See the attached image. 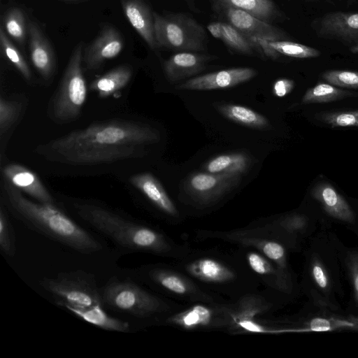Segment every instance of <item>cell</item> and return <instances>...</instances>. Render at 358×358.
I'll return each instance as SVG.
<instances>
[{
    "label": "cell",
    "mask_w": 358,
    "mask_h": 358,
    "mask_svg": "<svg viewBox=\"0 0 358 358\" xmlns=\"http://www.w3.org/2000/svg\"><path fill=\"white\" fill-rule=\"evenodd\" d=\"M159 138L149 125L128 120L94 123L41 145L38 152L51 161L84 166L138 157L143 148Z\"/></svg>",
    "instance_id": "1"
},
{
    "label": "cell",
    "mask_w": 358,
    "mask_h": 358,
    "mask_svg": "<svg viewBox=\"0 0 358 358\" xmlns=\"http://www.w3.org/2000/svg\"><path fill=\"white\" fill-rule=\"evenodd\" d=\"M71 205L83 221L123 252H143L175 260L191 250L159 229L101 203L75 200Z\"/></svg>",
    "instance_id": "2"
},
{
    "label": "cell",
    "mask_w": 358,
    "mask_h": 358,
    "mask_svg": "<svg viewBox=\"0 0 358 358\" xmlns=\"http://www.w3.org/2000/svg\"><path fill=\"white\" fill-rule=\"evenodd\" d=\"M2 198L6 208L28 228L82 254L102 250V244L56 203L31 201L4 178Z\"/></svg>",
    "instance_id": "3"
},
{
    "label": "cell",
    "mask_w": 358,
    "mask_h": 358,
    "mask_svg": "<svg viewBox=\"0 0 358 358\" xmlns=\"http://www.w3.org/2000/svg\"><path fill=\"white\" fill-rule=\"evenodd\" d=\"M172 264L202 287L234 302L260 290L262 285L237 251L191 249Z\"/></svg>",
    "instance_id": "4"
},
{
    "label": "cell",
    "mask_w": 358,
    "mask_h": 358,
    "mask_svg": "<svg viewBox=\"0 0 358 358\" xmlns=\"http://www.w3.org/2000/svg\"><path fill=\"white\" fill-rule=\"evenodd\" d=\"M331 229H319L305 245L299 285L308 300L342 307L344 277Z\"/></svg>",
    "instance_id": "5"
},
{
    "label": "cell",
    "mask_w": 358,
    "mask_h": 358,
    "mask_svg": "<svg viewBox=\"0 0 358 358\" xmlns=\"http://www.w3.org/2000/svg\"><path fill=\"white\" fill-rule=\"evenodd\" d=\"M101 291L104 308L158 324L185 305L153 294L127 279L113 278Z\"/></svg>",
    "instance_id": "6"
},
{
    "label": "cell",
    "mask_w": 358,
    "mask_h": 358,
    "mask_svg": "<svg viewBox=\"0 0 358 358\" xmlns=\"http://www.w3.org/2000/svg\"><path fill=\"white\" fill-rule=\"evenodd\" d=\"M264 324L267 334L358 331V317L342 307L307 299L296 313Z\"/></svg>",
    "instance_id": "7"
},
{
    "label": "cell",
    "mask_w": 358,
    "mask_h": 358,
    "mask_svg": "<svg viewBox=\"0 0 358 358\" xmlns=\"http://www.w3.org/2000/svg\"><path fill=\"white\" fill-rule=\"evenodd\" d=\"M319 229V220L314 211L298 210L234 230L241 234L275 240L289 252H301Z\"/></svg>",
    "instance_id": "8"
},
{
    "label": "cell",
    "mask_w": 358,
    "mask_h": 358,
    "mask_svg": "<svg viewBox=\"0 0 358 358\" xmlns=\"http://www.w3.org/2000/svg\"><path fill=\"white\" fill-rule=\"evenodd\" d=\"M139 280L161 295L184 303L231 301L202 287L173 264H150L136 270Z\"/></svg>",
    "instance_id": "9"
},
{
    "label": "cell",
    "mask_w": 358,
    "mask_h": 358,
    "mask_svg": "<svg viewBox=\"0 0 358 358\" xmlns=\"http://www.w3.org/2000/svg\"><path fill=\"white\" fill-rule=\"evenodd\" d=\"M82 43L74 48L57 91L52 96L48 113L59 124L70 122L80 114L87 97L83 75Z\"/></svg>",
    "instance_id": "10"
},
{
    "label": "cell",
    "mask_w": 358,
    "mask_h": 358,
    "mask_svg": "<svg viewBox=\"0 0 358 358\" xmlns=\"http://www.w3.org/2000/svg\"><path fill=\"white\" fill-rule=\"evenodd\" d=\"M234 301L196 302L170 313L159 324L186 331H225L234 325Z\"/></svg>",
    "instance_id": "11"
},
{
    "label": "cell",
    "mask_w": 358,
    "mask_h": 358,
    "mask_svg": "<svg viewBox=\"0 0 358 358\" xmlns=\"http://www.w3.org/2000/svg\"><path fill=\"white\" fill-rule=\"evenodd\" d=\"M40 286L55 299L56 303L87 308L103 306L101 287L92 273L83 270L59 273L54 277H44Z\"/></svg>",
    "instance_id": "12"
},
{
    "label": "cell",
    "mask_w": 358,
    "mask_h": 358,
    "mask_svg": "<svg viewBox=\"0 0 358 358\" xmlns=\"http://www.w3.org/2000/svg\"><path fill=\"white\" fill-rule=\"evenodd\" d=\"M155 39L158 47L178 52H201L207 46L204 28L184 14L162 15L153 12Z\"/></svg>",
    "instance_id": "13"
},
{
    "label": "cell",
    "mask_w": 358,
    "mask_h": 358,
    "mask_svg": "<svg viewBox=\"0 0 358 358\" xmlns=\"http://www.w3.org/2000/svg\"><path fill=\"white\" fill-rule=\"evenodd\" d=\"M237 252L243 259L262 285L281 294L292 301L301 294L296 274H290L280 268L259 251L239 246Z\"/></svg>",
    "instance_id": "14"
},
{
    "label": "cell",
    "mask_w": 358,
    "mask_h": 358,
    "mask_svg": "<svg viewBox=\"0 0 358 358\" xmlns=\"http://www.w3.org/2000/svg\"><path fill=\"white\" fill-rule=\"evenodd\" d=\"M310 195L320 206L316 213L320 229H330L331 224L336 223L356 234L357 222L355 210L332 185L327 182L318 183L311 189Z\"/></svg>",
    "instance_id": "15"
},
{
    "label": "cell",
    "mask_w": 358,
    "mask_h": 358,
    "mask_svg": "<svg viewBox=\"0 0 358 358\" xmlns=\"http://www.w3.org/2000/svg\"><path fill=\"white\" fill-rule=\"evenodd\" d=\"M241 177L226 173L197 172L188 178L185 183V191L194 206L210 207L236 188Z\"/></svg>",
    "instance_id": "16"
},
{
    "label": "cell",
    "mask_w": 358,
    "mask_h": 358,
    "mask_svg": "<svg viewBox=\"0 0 358 358\" xmlns=\"http://www.w3.org/2000/svg\"><path fill=\"white\" fill-rule=\"evenodd\" d=\"M196 238L199 241L221 240L238 246L253 248L266 256L285 272L295 274L289 262V251L275 240L258 236L241 234L234 229L230 231L199 229L196 231Z\"/></svg>",
    "instance_id": "17"
},
{
    "label": "cell",
    "mask_w": 358,
    "mask_h": 358,
    "mask_svg": "<svg viewBox=\"0 0 358 358\" xmlns=\"http://www.w3.org/2000/svg\"><path fill=\"white\" fill-rule=\"evenodd\" d=\"M129 182L171 222H177L181 220L176 206L161 182L152 173L143 172L135 174L130 177Z\"/></svg>",
    "instance_id": "18"
},
{
    "label": "cell",
    "mask_w": 358,
    "mask_h": 358,
    "mask_svg": "<svg viewBox=\"0 0 358 358\" xmlns=\"http://www.w3.org/2000/svg\"><path fill=\"white\" fill-rule=\"evenodd\" d=\"M257 74L249 67H236L223 69L190 78L178 85V90H211L234 87L245 83Z\"/></svg>",
    "instance_id": "19"
},
{
    "label": "cell",
    "mask_w": 358,
    "mask_h": 358,
    "mask_svg": "<svg viewBox=\"0 0 358 358\" xmlns=\"http://www.w3.org/2000/svg\"><path fill=\"white\" fill-rule=\"evenodd\" d=\"M124 39L119 31L105 26L96 38L84 50L83 62L85 69L95 70L106 60L117 57L124 48Z\"/></svg>",
    "instance_id": "20"
},
{
    "label": "cell",
    "mask_w": 358,
    "mask_h": 358,
    "mask_svg": "<svg viewBox=\"0 0 358 358\" xmlns=\"http://www.w3.org/2000/svg\"><path fill=\"white\" fill-rule=\"evenodd\" d=\"M224 10L229 24L250 39L262 38L280 41L287 38L282 30L246 11L231 7H224Z\"/></svg>",
    "instance_id": "21"
},
{
    "label": "cell",
    "mask_w": 358,
    "mask_h": 358,
    "mask_svg": "<svg viewBox=\"0 0 358 358\" xmlns=\"http://www.w3.org/2000/svg\"><path fill=\"white\" fill-rule=\"evenodd\" d=\"M30 58L36 70L45 81L53 77L56 69V57L48 39L34 22L28 24Z\"/></svg>",
    "instance_id": "22"
},
{
    "label": "cell",
    "mask_w": 358,
    "mask_h": 358,
    "mask_svg": "<svg viewBox=\"0 0 358 358\" xmlns=\"http://www.w3.org/2000/svg\"><path fill=\"white\" fill-rule=\"evenodd\" d=\"M1 175L2 178L36 201L56 203L53 196L37 175L25 166L14 163L5 165L1 169Z\"/></svg>",
    "instance_id": "23"
},
{
    "label": "cell",
    "mask_w": 358,
    "mask_h": 358,
    "mask_svg": "<svg viewBox=\"0 0 358 358\" xmlns=\"http://www.w3.org/2000/svg\"><path fill=\"white\" fill-rule=\"evenodd\" d=\"M332 238L337 250L344 280L348 284L350 296L346 310L358 317V245H346L331 231Z\"/></svg>",
    "instance_id": "24"
},
{
    "label": "cell",
    "mask_w": 358,
    "mask_h": 358,
    "mask_svg": "<svg viewBox=\"0 0 358 358\" xmlns=\"http://www.w3.org/2000/svg\"><path fill=\"white\" fill-rule=\"evenodd\" d=\"M211 59L210 55L197 52H178L164 62V74L170 83H178L201 72Z\"/></svg>",
    "instance_id": "25"
},
{
    "label": "cell",
    "mask_w": 358,
    "mask_h": 358,
    "mask_svg": "<svg viewBox=\"0 0 358 358\" xmlns=\"http://www.w3.org/2000/svg\"><path fill=\"white\" fill-rule=\"evenodd\" d=\"M124 14L151 49L157 48L153 13L143 0H122Z\"/></svg>",
    "instance_id": "26"
},
{
    "label": "cell",
    "mask_w": 358,
    "mask_h": 358,
    "mask_svg": "<svg viewBox=\"0 0 358 358\" xmlns=\"http://www.w3.org/2000/svg\"><path fill=\"white\" fill-rule=\"evenodd\" d=\"M320 27V34L324 36L358 40V13H329L321 20Z\"/></svg>",
    "instance_id": "27"
},
{
    "label": "cell",
    "mask_w": 358,
    "mask_h": 358,
    "mask_svg": "<svg viewBox=\"0 0 358 358\" xmlns=\"http://www.w3.org/2000/svg\"><path fill=\"white\" fill-rule=\"evenodd\" d=\"M61 307L66 308L83 320L102 329L121 333L131 331L129 322L110 316L106 313L102 306L80 308L64 305Z\"/></svg>",
    "instance_id": "28"
},
{
    "label": "cell",
    "mask_w": 358,
    "mask_h": 358,
    "mask_svg": "<svg viewBox=\"0 0 358 358\" xmlns=\"http://www.w3.org/2000/svg\"><path fill=\"white\" fill-rule=\"evenodd\" d=\"M207 29L214 38L238 52L252 55L258 50L255 43L229 23L213 22L208 24Z\"/></svg>",
    "instance_id": "29"
},
{
    "label": "cell",
    "mask_w": 358,
    "mask_h": 358,
    "mask_svg": "<svg viewBox=\"0 0 358 358\" xmlns=\"http://www.w3.org/2000/svg\"><path fill=\"white\" fill-rule=\"evenodd\" d=\"M131 77V67L120 65L94 80L90 84V89L99 97L106 98L124 87Z\"/></svg>",
    "instance_id": "30"
},
{
    "label": "cell",
    "mask_w": 358,
    "mask_h": 358,
    "mask_svg": "<svg viewBox=\"0 0 358 358\" xmlns=\"http://www.w3.org/2000/svg\"><path fill=\"white\" fill-rule=\"evenodd\" d=\"M251 165V159L243 152L222 154L209 159L204 168L212 173H226L242 176Z\"/></svg>",
    "instance_id": "31"
},
{
    "label": "cell",
    "mask_w": 358,
    "mask_h": 358,
    "mask_svg": "<svg viewBox=\"0 0 358 358\" xmlns=\"http://www.w3.org/2000/svg\"><path fill=\"white\" fill-rule=\"evenodd\" d=\"M217 108L227 119L245 127L266 129L270 126L266 117L244 106L223 103L217 105Z\"/></svg>",
    "instance_id": "32"
},
{
    "label": "cell",
    "mask_w": 358,
    "mask_h": 358,
    "mask_svg": "<svg viewBox=\"0 0 358 358\" xmlns=\"http://www.w3.org/2000/svg\"><path fill=\"white\" fill-rule=\"evenodd\" d=\"M224 7H231L246 11L268 22L277 14L272 0H216Z\"/></svg>",
    "instance_id": "33"
},
{
    "label": "cell",
    "mask_w": 358,
    "mask_h": 358,
    "mask_svg": "<svg viewBox=\"0 0 358 358\" xmlns=\"http://www.w3.org/2000/svg\"><path fill=\"white\" fill-rule=\"evenodd\" d=\"M352 96L353 94L351 92L340 90L331 84L319 83L306 92L302 98V103H326Z\"/></svg>",
    "instance_id": "34"
},
{
    "label": "cell",
    "mask_w": 358,
    "mask_h": 358,
    "mask_svg": "<svg viewBox=\"0 0 358 358\" xmlns=\"http://www.w3.org/2000/svg\"><path fill=\"white\" fill-rule=\"evenodd\" d=\"M0 46L1 52L7 60L18 71L27 81H31V69L22 55L8 38L4 29H0Z\"/></svg>",
    "instance_id": "35"
},
{
    "label": "cell",
    "mask_w": 358,
    "mask_h": 358,
    "mask_svg": "<svg viewBox=\"0 0 358 358\" xmlns=\"http://www.w3.org/2000/svg\"><path fill=\"white\" fill-rule=\"evenodd\" d=\"M3 24L6 34L20 45H23L27 33L25 16L23 11L18 8L9 9L3 17Z\"/></svg>",
    "instance_id": "36"
},
{
    "label": "cell",
    "mask_w": 358,
    "mask_h": 358,
    "mask_svg": "<svg viewBox=\"0 0 358 358\" xmlns=\"http://www.w3.org/2000/svg\"><path fill=\"white\" fill-rule=\"evenodd\" d=\"M268 45L280 55L295 58H312L320 55V52L303 44L285 40L267 41Z\"/></svg>",
    "instance_id": "37"
},
{
    "label": "cell",
    "mask_w": 358,
    "mask_h": 358,
    "mask_svg": "<svg viewBox=\"0 0 358 358\" xmlns=\"http://www.w3.org/2000/svg\"><path fill=\"white\" fill-rule=\"evenodd\" d=\"M22 112V102L1 96L0 132L1 136L8 132L17 123Z\"/></svg>",
    "instance_id": "38"
},
{
    "label": "cell",
    "mask_w": 358,
    "mask_h": 358,
    "mask_svg": "<svg viewBox=\"0 0 358 358\" xmlns=\"http://www.w3.org/2000/svg\"><path fill=\"white\" fill-rule=\"evenodd\" d=\"M6 207L0 209V248L4 255L13 257L16 252V240L13 227Z\"/></svg>",
    "instance_id": "39"
},
{
    "label": "cell",
    "mask_w": 358,
    "mask_h": 358,
    "mask_svg": "<svg viewBox=\"0 0 358 358\" xmlns=\"http://www.w3.org/2000/svg\"><path fill=\"white\" fill-rule=\"evenodd\" d=\"M322 77L333 85L346 88H358V71L331 70L323 73Z\"/></svg>",
    "instance_id": "40"
},
{
    "label": "cell",
    "mask_w": 358,
    "mask_h": 358,
    "mask_svg": "<svg viewBox=\"0 0 358 358\" xmlns=\"http://www.w3.org/2000/svg\"><path fill=\"white\" fill-rule=\"evenodd\" d=\"M322 120L331 127H358V110L324 113Z\"/></svg>",
    "instance_id": "41"
},
{
    "label": "cell",
    "mask_w": 358,
    "mask_h": 358,
    "mask_svg": "<svg viewBox=\"0 0 358 358\" xmlns=\"http://www.w3.org/2000/svg\"><path fill=\"white\" fill-rule=\"evenodd\" d=\"M294 87V82L287 78H280L275 81L272 91L275 96L284 97L289 94Z\"/></svg>",
    "instance_id": "42"
},
{
    "label": "cell",
    "mask_w": 358,
    "mask_h": 358,
    "mask_svg": "<svg viewBox=\"0 0 358 358\" xmlns=\"http://www.w3.org/2000/svg\"><path fill=\"white\" fill-rule=\"evenodd\" d=\"M351 52L352 53L358 54V43L351 48Z\"/></svg>",
    "instance_id": "43"
},
{
    "label": "cell",
    "mask_w": 358,
    "mask_h": 358,
    "mask_svg": "<svg viewBox=\"0 0 358 358\" xmlns=\"http://www.w3.org/2000/svg\"><path fill=\"white\" fill-rule=\"evenodd\" d=\"M354 208V207H353ZM355 210V213H356V215H357V231L355 234V235L358 237V210L357 209H355L354 208Z\"/></svg>",
    "instance_id": "44"
},
{
    "label": "cell",
    "mask_w": 358,
    "mask_h": 358,
    "mask_svg": "<svg viewBox=\"0 0 358 358\" xmlns=\"http://www.w3.org/2000/svg\"><path fill=\"white\" fill-rule=\"evenodd\" d=\"M63 1H80L83 0H63Z\"/></svg>",
    "instance_id": "45"
}]
</instances>
